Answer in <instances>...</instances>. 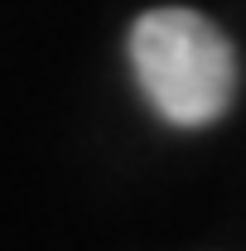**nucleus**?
Instances as JSON below:
<instances>
[{
    "label": "nucleus",
    "mask_w": 246,
    "mask_h": 251,
    "mask_svg": "<svg viewBox=\"0 0 246 251\" xmlns=\"http://www.w3.org/2000/svg\"><path fill=\"white\" fill-rule=\"evenodd\" d=\"M130 68L169 126H208L237 97V53L208 15L164 5L135 20Z\"/></svg>",
    "instance_id": "obj_1"
}]
</instances>
